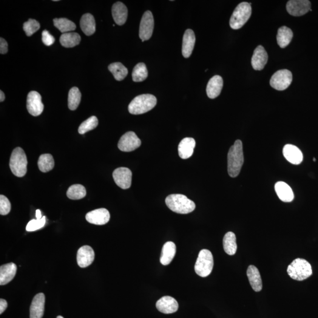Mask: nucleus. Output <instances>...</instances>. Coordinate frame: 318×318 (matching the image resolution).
<instances>
[{
  "instance_id": "43",
  "label": "nucleus",
  "mask_w": 318,
  "mask_h": 318,
  "mask_svg": "<svg viewBox=\"0 0 318 318\" xmlns=\"http://www.w3.org/2000/svg\"><path fill=\"white\" fill-rule=\"evenodd\" d=\"M8 52V43L5 39L0 38V53L5 55Z\"/></svg>"
},
{
  "instance_id": "44",
  "label": "nucleus",
  "mask_w": 318,
  "mask_h": 318,
  "mask_svg": "<svg viewBox=\"0 0 318 318\" xmlns=\"http://www.w3.org/2000/svg\"><path fill=\"white\" fill-rule=\"evenodd\" d=\"M7 301L3 299H0V314H2L7 308Z\"/></svg>"
},
{
  "instance_id": "42",
  "label": "nucleus",
  "mask_w": 318,
  "mask_h": 318,
  "mask_svg": "<svg viewBox=\"0 0 318 318\" xmlns=\"http://www.w3.org/2000/svg\"><path fill=\"white\" fill-rule=\"evenodd\" d=\"M42 41L47 46H50L55 43V39L49 31L45 30L42 32Z\"/></svg>"
},
{
  "instance_id": "13",
  "label": "nucleus",
  "mask_w": 318,
  "mask_h": 318,
  "mask_svg": "<svg viewBox=\"0 0 318 318\" xmlns=\"http://www.w3.org/2000/svg\"><path fill=\"white\" fill-rule=\"evenodd\" d=\"M113 178L119 187L123 189L130 188L132 184V173L127 167H119L113 173Z\"/></svg>"
},
{
  "instance_id": "34",
  "label": "nucleus",
  "mask_w": 318,
  "mask_h": 318,
  "mask_svg": "<svg viewBox=\"0 0 318 318\" xmlns=\"http://www.w3.org/2000/svg\"><path fill=\"white\" fill-rule=\"evenodd\" d=\"M81 94L78 87H74L69 91L68 96V106L71 110L78 109L81 101Z\"/></svg>"
},
{
  "instance_id": "27",
  "label": "nucleus",
  "mask_w": 318,
  "mask_h": 318,
  "mask_svg": "<svg viewBox=\"0 0 318 318\" xmlns=\"http://www.w3.org/2000/svg\"><path fill=\"white\" fill-rule=\"evenodd\" d=\"M177 252V246L173 242L164 244L160 256V262L163 265H168L174 258Z\"/></svg>"
},
{
  "instance_id": "18",
  "label": "nucleus",
  "mask_w": 318,
  "mask_h": 318,
  "mask_svg": "<svg viewBox=\"0 0 318 318\" xmlns=\"http://www.w3.org/2000/svg\"><path fill=\"white\" fill-rule=\"evenodd\" d=\"M45 295L40 293L34 297L30 309V318H42L45 306Z\"/></svg>"
},
{
  "instance_id": "19",
  "label": "nucleus",
  "mask_w": 318,
  "mask_h": 318,
  "mask_svg": "<svg viewBox=\"0 0 318 318\" xmlns=\"http://www.w3.org/2000/svg\"><path fill=\"white\" fill-rule=\"evenodd\" d=\"M283 154L289 162L293 164H299L303 160V154L298 147L292 144H286L283 147Z\"/></svg>"
},
{
  "instance_id": "48",
  "label": "nucleus",
  "mask_w": 318,
  "mask_h": 318,
  "mask_svg": "<svg viewBox=\"0 0 318 318\" xmlns=\"http://www.w3.org/2000/svg\"><path fill=\"white\" fill-rule=\"evenodd\" d=\"M313 160H314V161H316V160H316V159L314 158Z\"/></svg>"
},
{
  "instance_id": "31",
  "label": "nucleus",
  "mask_w": 318,
  "mask_h": 318,
  "mask_svg": "<svg viewBox=\"0 0 318 318\" xmlns=\"http://www.w3.org/2000/svg\"><path fill=\"white\" fill-rule=\"evenodd\" d=\"M81 41V37L78 33H67L62 34L60 38V42L62 46L71 48L79 44Z\"/></svg>"
},
{
  "instance_id": "32",
  "label": "nucleus",
  "mask_w": 318,
  "mask_h": 318,
  "mask_svg": "<svg viewBox=\"0 0 318 318\" xmlns=\"http://www.w3.org/2000/svg\"><path fill=\"white\" fill-rule=\"evenodd\" d=\"M116 80H123L128 74V70L121 62H113L108 67Z\"/></svg>"
},
{
  "instance_id": "9",
  "label": "nucleus",
  "mask_w": 318,
  "mask_h": 318,
  "mask_svg": "<svg viewBox=\"0 0 318 318\" xmlns=\"http://www.w3.org/2000/svg\"><path fill=\"white\" fill-rule=\"evenodd\" d=\"M154 18L150 11H147L142 17L140 28H139V38L142 42L148 40L153 35L154 29Z\"/></svg>"
},
{
  "instance_id": "6",
  "label": "nucleus",
  "mask_w": 318,
  "mask_h": 318,
  "mask_svg": "<svg viewBox=\"0 0 318 318\" xmlns=\"http://www.w3.org/2000/svg\"><path fill=\"white\" fill-rule=\"evenodd\" d=\"M27 156L24 150L21 147L14 149L10 160V169L13 174L19 178L24 177L27 171Z\"/></svg>"
},
{
  "instance_id": "35",
  "label": "nucleus",
  "mask_w": 318,
  "mask_h": 318,
  "mask_svg": "<svg viewBox=\"0 0 318 318\" xmlns=\"http://www.w3.org/2000/svg\"><path fill=\"white\" fill-rule=\"evenodd\" d=\"M86 188L81 184H73L67 192V197L72 200L81 199L86 197Z\"/></svg>"
},
{
  "instance_id": "37",
  "label": "nucleus",
  "mask_w": 318,
  "mask_h": 318,
  "mask_svg": "<svg viewBox=\"0 0 318 318\" xmlns=\"http://www.w3.org/2000/svg\"><path fill=\"white\" fill-rule=\"evenodd\" d=\"M148 76L147 67L143 62L138 63L133 69L132 72L133 80L135 82H141L147 79Z\"/></svg>"
},
{
  "instance_id": "41",
  "label": "nucleus",
  "mask_w": 318,
  "mask_h": 318,
  "mask_svg": "<svg viewBox=\"0 0 318 318\" xmlns=\"http://www.w3.org/2000/svg\"><path fill=\"white\" fill-rule=\"evenodd\" d=\"M11 203L8 199L4 195L0 196V214L8 215L11 211Z\"/></svg>"
},
{
  "instance_id": "21",
  "label": "nucleus",
  "mask_w": 318,
  "mask_h": 318,
  "mask_svg": "<svg viewBox=\"0 0 318 318\" xmlns=\"http://www.w3.org/2000/svg\"><path fill=\"white\" fill-rule=\"evenodd\" d=\"M196 42L195 35L191 29H187L184 34L182 43V55L184 58H189L194 50Z\"/></svg>"
},
{
  "instance_id": "11",
  "label": "nucleus",
  "mask_w": 318,
  "mask_h": 318,
  "mask_svg": "<svg viewBox=\"0 0 318 318\" xmlns=\"http://www.w3.org/2000/svg\"><path fill=\"white\" fill-rule=\"evenodd\" d=\"M311 7V2L308 0H290L286 4V10L291 15L299 17L312 11Z\"/></svg>"
},
{
  "instance_id": "4",
  "label": "nucleus",
  "mask_w": 318,
  "mask_h": 318,
  "mask_svg": "<svg viewBox=\"0 0 318 318\" xmlns=\"http://www.w3.org/2000/svg\"><path fill=\"white\" fill-rule=\"evenodd\" d=\"M288 274L292 279L302 281L307 279L312 274L311 264L307 260L297 258L288 267Z\"/></svg>"
},
{
  "instance_id": "29",
  "label": "nucleus",
  "mask_w": 318,
  "mask_h": 318,
  "mask_svg": "<svg viewBox=\"0 0 318 318\" xmlns=\"http://www.w3.org/2000/svg\"><path fill=\"white\" fill-rule=\"evenodd\" d=\"M292 38H293V32L291 28L282 26L278 29L277 37V42L282 49L287 47L290 44Z\"/></svg>"
},
{
  "instance_id": "5",
  "label": "nucleus",
  "mask_w": 318,
  "mask_h": 318,
  "mask_svg": "<svg viewBox=\"0 0 318 318\" xmlns=\"http://www.w3.org/2000/svg\"><path fill=\"white\" fill-rule=\"evenodd\" d=\"M251 5L247 2H241L236 7L230 19V26L234 30L240 29L251 18Z\"/></svg>"
},
{
  "instance_id": "14",
  "label": "nucleus",
  "mask_w": 318,
  "mask_h": 318,
  "mask_svg": "<svg viewBox=\"0 0 318 318\" xmlns=\"http://www.w3.org/2000/svg\"><path fill=\"white\" fill-rule=\"evenodd\" d=\"M110 215L106 209L94 210L87 213L86 219L88 222L96 225H103L109 222Z\"/></svg>"
},
{
  "instance_id": "22",
  "label": "nucleus",
  "mask_w": 318,
  "mask_h": 318,
  "mask_svg": "<svg viewBox=\"0 0 318 318\" xmlns=\"http://www.w3.org/2000/svg\"><path fill=\"white\" fill-rule=\"evenodd\" d=\"M15 263L5 264L0 267V285H5L11 282L15 277L17 272Z\"/></svg>"
},
{
  "instance_id": "33",
  "label": "nucleus",
  "mask_w": 318,
  "mask_h": 318,
  "mask_svg": "<svg viewBox=\"0 0 318 318\" xmlns=\"http://www.w3.org/2000/svg\"><path fill=\"white\" fill-rule=\"evenodd\" d=\"M38 166L40 170L43 173H47L52 170L55 167V160L52 155L43 154L40 156Z\"/></svg>"
},
{
  "instance_id": "15",
  "label": "nucleus",
  "mask_w": 318,
  "mask_h": 318,
  "mask_svg": "<svg viewBox=\"0 0 318 318\" xmlns=\"http://www.w3.org/2000/svg\"><path fill=\"white\" fill-rule=\"evenodd\" d=\"M95 259V252L92 247L83 246L79 249L77 255V261L80 268H84L89 266Z\"/></svg>"
},
{
  "instance_id": "20",
  "label": "nucleus",
  "mask_w": 318,
  "mask_h": 318,
  "mask_svg": "<svg viewBox=\"0 0 318 318\" xmlns=\"http://www.w3.org/2000/svg\"><path fill=\"white\" fill-rule=\"evenodd\" d=\"M223 81L220 76L213 77L208 82L206 87L207 95L210 99H214L220 95L222 90Z\"/></svg>"
},
{
  "instance_id": "2",
  "label": "nucleus",
  "mask_w": 318,
  "mask_h": 318,
  "mask_svg": "<svg viewBox=\"0 0 318 318\" xmlns=\"http://www.w3.org/2000/svg\"><path fill=\"white\" fill-rule=\"evenodd\" d=\"M166 204L172 211L179 214H187L194 211L196 204L186 196L173 194L166 199Z\"/></svg>"
},
{
  "instance_id": "1",
  "label": "nucleus",
  "mask_w": 318,
  "mask_h": 318,
  "mask_svg": "<svg viewBox=\"0 0 318 318\" xmlns=\"http://www.w3.org/2000/svg\"><path fill=\"white\" fill-rule=\"evenodd\" d=\"M244 163L242 141L237 140L230 148L228 155V171L231 178L237 177Z\"/></svg>"
},
{
  "instance_id": "7",
  "label": "nucleus",
  "mask_w": 318,
  "mask_h": 318,
  "mask_svg": "<svg viewBox=\"0 0 318 318\" xmlns=\"http://www.w3.org/2000/svg\"><path fill=\"white\" fill-rule=\"evenodd\" d=\"M214 265V257L211 252L208 249L201 250L195 263L196 273L202 278L208 277L211 274Z\"/></svg>"
},
{
  "instance_id": "45",
  "label": "nucleus",
  "mask_w": 318,
  "mask_h": 318,
  "mask_svg": "<svg viewBox=\"0 0 318 318\" xmlns=\"http://www.w3.org/2000/svg\"><path fill=\"white\" fill-rule=\"evenodd\" d=\"M36 216L37 219H41L42 217L41 212L40 211V210L39 209L37 210L36 213Z\"/></svg>"
},
{
  "instance_id": "39",
  "label": "nucleus",
  "mask_w": 318,
  "mask_h": 318,
  "mask_svg": "<svg viewBox=\"0 0 318 318\" xmlns=\"http://www.w3.org/2000/svg\"><path fill=\"white\" fill-rule=\"evenodd\" d=\"M40 28V24L38 21L34 19H29L23 24V29L25 34L28 37L31 36L38 31Z\"/></svg>"
},
{
  "instance_id": "26",
  "label": "nucleus",
  "mask_w": 318,
  "mask_h": 318,
  "mask_svg": "<svg viewBox=\"0 0 318 318\" xmlns=\"http://www.w3.org/2000/svg\"><path fill=\"white\" fill-rule=\"evenodd\" d=\"M247 276L252 288L255 292H260L262 289V281L259 270L256 266L250 265L247 270Z\"/></svg>"
},
{
  "instance_id": "46",
  "label": "nucleus",
  "mask_w": 318,
  "mask_h": 318,
  "mask_svg": "<svg viewBox=\"0 0 318 318\" xmlns=\"http://www.w3.org/2000/svg\"><path fill=\"white\" fill-rule=\"evenodd\" d=\"M5 100V95L2 91H0V101L2 102Z\"/></svg>"
},
{
  "instance_id": "38",
  "label": "nucleus",
  "mask_w": 318,
  "mask_h": 318,
  "mask_svg": "<svg viewBox=\"0 0 318 318\" xmlns=\"http://www.w3.org/2000/svg\"><path fill=\"white\" fill-rule=\"evenodd\" d=\"M98 118L96 116H92L80 124L78 129L79 133L80 135H84L90 130L95 129L98 126Z\"/></svg>"
},
{
  "instance_id": "17",
  "label": "nucleus",
  "mask_w": 318,
  "mask_h": 318,
  "mask_svg": "<svg viewBox=\"0 0 318 318\" xmlns=\"http://www.w3.org/2000/svg\"><path fill=\"white\" fill-rule=\"evenodd\" d=\"M268 60V55L262 45L256 48L252 58V66L255 70H262Z\"/></svg>"
},
{
  "instance_id": "28",
  "label": "nucleus",
  "mask_w": 318,
  "mask_h": 318,
  "mask_svg": "<svg viewBox=\"0 0 318 318\" xmlns=\"http://www.w3.org/2000/svg\"><path fill=\"white\" fill-rule=\"evenodd\" d=\"M80 27L86 36H92L95 33L96 22L92 14L87 13L82 16L80 20Z\"/></svg>"
},
{
  "instance_id": "30",
  "label": "nucleus",
  "mask_w": 318,
  "mask_h": 318,
  "mask_svg": "<svg viewBox=\"0 0 318 318\" xmlns=\"http://www.w3.org/2000/svg\"><path fill=\"white\" fill-rule=\"evenodd\" d=\"M223 248L229 255H234L237 251V238L234 233L229 232L226 234L223 240Z\"/></svg>"
},
{
  "instance_id": "40",
  "label": "nucleus",
  "mask_w": 318,
  "mask_h": 318,
  "mask_svg": "<svg viewBox=\"0 0 318 318\" xmlns=\"http://www.w3.org/2000/svg\"><path fill=\"white\" fill-rule=\"evenodd\" d=\"M46 221V217H42L41 219L31 220L28 223L26 226V231L28 232H34L40 229L45 225Z\"/></svg>"
},
{
  "instance_id": "47",
  "label": "nucleus",
  "mask_w": 318,
  "mask_h": 318,
  "mask_svg": "<svg viewBox=\"0 0 318 318\" xmlns=\"http://www.w3.org/2000/svg\"><path fill=\"white\" fill-rule=\"evenodd\" d=\"M57 318H64L61 316H58V317H57Z\"/></svg>"
},
{
  "instance_id": "24",
  "label": "nucleus",
  "mask_w": 318,
  "mask_h": 318,
  "mask_svg": "<svg viewBox=\"0 0 318 318\" xmlns=\"http://www.w3.org/2000/svg\"><path fill=\"white\" fill-rule=\"evenodd\" d=\"M195 146L196 141L194 139L191 138L183 139L179 144V155L181 159H189L193 155Z\"/></svg>"
},
{
  "instance_id": "12",
  "label": "nucleus",
  "mask_w": 318,
  "mask_h": 318,
  "mask_svg": "<svg viewBox=\"0 0 318 318\" xmlns=\"http://www.w3.org/2000/svg\"><path fill=\"white\" fill-rule=\"evenodd\" d=\"M27 109L31 115L38 116L43 112L44 105L42 103L41 96L36 91H31L27 96Z\"/></svg>"
},
{
  "instance_id": "36",
  "label": "nucleus",
  "mask_w": 318,
  "mask_h": 318,
  "mask_svg": "<svg viewBox=\"0 0 318 318\" xmlns=\"http://www.w3.org/2000/svg\"><path fill=\"white\" fill-rule=\"evenodd\" d=\"M54 25L61 31L62 34L69 33L75 30L76 25L72 21L66 18L55 19L53 20Z\"/></svg>"
},
{
  "instance_id": "23",
  "label": "nucleus",
  "mask_w": 318,
  "mask_h": 318,
  "mask_svg": "<svg viewBox=\"0 0 318 318\" xmlns=\"http://www.w3.org/2000/svg\"><path fill=\"white\" fill-rule=\"evenodd\" d=\"M112 16L116 24L123 25L126 22L128 10L123 2H117L112 7Z\"/></svg>"
},
{
  "instance_id": "3",
  "label": "nucleus",
  "mask_w": 318,
  "mask_h": 318,
  "mask_svg": "<svg viewBox=\"0 0 318 318\" xmlns=\"http://www.w3.org/2000/svg\"><path fill=\"white\" fill-rule=\"evenodd\" d=\"M157 99L155 96L145 94L137 96L130 102L129 112L132 115H138L148 112L156 106Z\"/></svg>"
},
{
  "instance_id": "25",
  "label": "nucleus",
  "mask_w": 318,
  "mask_h": 318,
  "mask_svg": "<svg viewBox=\"0 0 318 318\" xmlns=\"http://www.w3.org/2000/svg\"><path fill=\"white\" fill-rule=\"evenodd\" d=\"M278 197L284 202H291L294 199V194L291 187L283 181H278L275 185Z\"/></svg>"
},
{
  "instance_id": "8",
  "label": "nucleus",
  "mask_w": 318,
  "mask_h": 318,
  "mask_svg": "<svg viewBox=\"0 0 318 318\" xmlns=\"http://www.w3.org/2000/svg\"><path fill=\"white\" fill-rule=\"evenodd\" d=\"M292 81V74L286 69L278 70L270 80V85L279 91L285 90L290 86Z\"/></svg>"
},
{
  "instance_id": "10",
  "label": "nucleus",
  "mask_w": 318,
  "mask_h": 318,
  "mask_svg": "<svg viewBox=\"0 0 318 318\" xmlns=\"http://www.w3.org/2000/svg\"><path fill=\"white\" fill-rule=\"evenodd\" d=\"M141 143L140 139L135 132H128L122 136L119 141L118 147L122 152H130L139 148Z\"/></svg>"
},
{
  "instance_id": "16",
  "label": "nucleus",
  "mask_w": 318,
  "mask_h": 318,
  "mask_svg": "<svg viewBox=\"0 0 318 318\" xmlns=\"http://www.w3.org/2000/svg\"><path fill=\"white\" fill-rule=\"evenodd\" d=\"M156 308L159 311L164 314L175 313L178 310L179 304L177 300L171 297L165 296L161 298L156 302Z\"/></svg>"
}]
</instances>
